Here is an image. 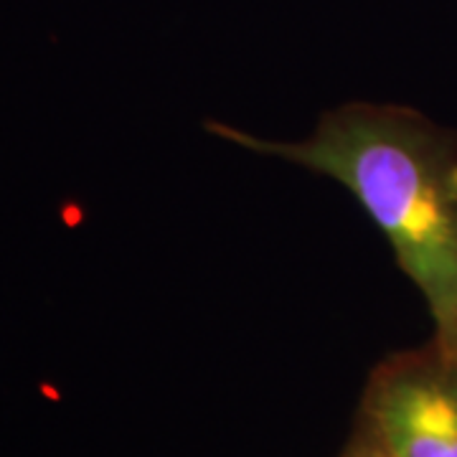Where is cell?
<instances>
[{
    "label": "cell",
    "instance_id": "6da1fadb",
    "mask_svg": "<svg viewBox=\"0 0 457 457\" xmlns=\"http://www.w3.org/2000/svg\"><path fill=\"white\" fill-rule=\"evenodd\" d=\"M206 130L231 145L336 180L371 219L422 295L432 336L457 330V132L407 104L345 102L308 137L270 140L227 122Z\"/></svg>",
    "mask_w": 457,
    "mask_h": 457
},
{
    "label": "cell",
    "instance_id": "3957f363",
    "mask_svg": "<svg viewBox=\"0 0 457 457\" xmlns=\"http://www.w3.org/2000/svg\"><path fill=\"white\" fill-rule=\"evenodd\" d=\"M341 457H384L378 450H376L371 442L366 440L363 435L359 432H353L351 435V440L345 445V450L341 453Z\"/></svg>",
    "mask_w": 457,
    "mask_h": 457
},
{
    "label": "cell",
    "instance_id": "7a4b0ae2",
    "mask_svg": "<svg viewBox=\"0 0 457 457\" xmlns=\"http://www.w3.org/2000/svg\"><path fill=\"white\" fill-rule=\"evenodd\" d=\"M353 432L384 457H457V369L435 341L371 369Z\"/></svg>",
    "mask_w": 457,
    "mask_h": 457
},
{
    "label": "cell",
    "instance_id": "277c9868",
    "mask_svg": "<svg viewBox=\"0 0 457 457\" xmlns=\"http://www.w3.org/2000/svg\"><path fill=\"white\" fill-rule=\"evenodd\" d=\"M432 341L437 343L442 351L450 356V361L455 363V369H457V330L455 333H450V336H432Z\"/></svg>",
    "mask_w": 457,
    "mask_h": 457
}]
</instances>
